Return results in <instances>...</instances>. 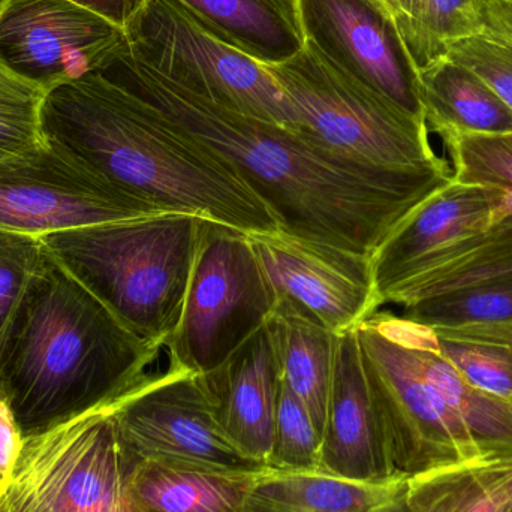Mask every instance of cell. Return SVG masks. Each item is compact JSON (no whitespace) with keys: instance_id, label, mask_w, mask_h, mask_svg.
<instances>
[{"instance_id":"obj_17","label":"cell","mask_w":512,"mask_h":512,"mask_svg":"<svg viewBox=\"0 0 512 512\" xmlns=\"http://www.w3.org/2000/svg\"><path fill=\"white\" fill-rule=\"evenodd\" d=\"M321 471L352 480L396 477L385 453L357 330L342 334L337 343Z\"/></svg>"},{"instance_id":"obj_33","label":"cell","mask_w":512,"mask_h":512,"mask_svg":"<svg viewBox=\"0 0 512 512\" xmlns=\"http://www.w3.org/2000/svg\"><path fill=\"white\" fill-rule=\"evenodd\" d=\"M44 251L39 237L0 228V339Z\"/></svg>"},{"instance_id":"obj_32","label":"cell","mask_w":512,"mask_h":512,"mask_svg":"<svg viewBox=\"0 0 512 512\" xmlns=\"http://www.w3.org/2000/svg\"><path fill=\"white\" fill-rule=\"evenodd\" d=\"M430 334L436 351L466 381L493 396L512 400V346L457 339L432 330Z\"/></svg>"},{"instance_id":"obj_28","label":"cell","mask_w":512,"mask_h":512,"mask_svg":"<svg viewBox=\"0 0 512 512\" xmlns=\"http://www.w3.org/2000/svg\"><path fill=\"white\" fill-rule=\"evenodd\" d=\"M471 0H397L396 27L417 71L444 54L448 39L462 32Z\"/></svg>"},{"instance_id":"obj_12","label":"cell","mask_w":512,"mask_h":512,"mask_svg":"<svg viewBox=\"0 0 512 512\" xmlns=\"http://www.w3.org/2000/svg\"><path fill=\"white\" fill-rule=\"evenodd\" d=\"M126 30L71 0H8L0 11V65L44 92L110 68Z\"/></svg>"},{"instance_id":"obj_23","label":"cell","mask_w":512,"mask_h":512,"mask_svg":"<svg viewBox=\"0 0 512 512\" xmlns=\"http://www.w3.org/2000/svg\"><path fill=\"white\" fill-rule=\"evenodd\" d=\"M511 507L512 453H489L406 481L403 512H505Z\"/></svg>"},{"instance_id":"obj_10","label":"cell","mask_w":512,"mask_h":512,"mask_svg":"<svg viewBox=\"0 0 512 512\" xmlns=\"http://www.w3.org/2000/svg\"><path fill=\"white\" fill-rule=\"evenodd\" d=\"M165 210L123 191L98 171L45 140L0 159V228L41 237Z\"/></svg>"},{"instance_id":"obj_15","label":"cell","mask_w":512,"mask_h":512,"mask_svg":"<svg viewBox=\"0 0 512 512\" xmlns=\"http://www.w3.org/2000/svg\"><path fill=\"white\" fill-rule=\"evenodd\" d=\"M504 192L453 179L418 204L372 256L376 291L385 297L502 219Z\"/></svg>"},{"instance_id":"obj_7","label":"cell","mask_w":512,"mask_h":512,"mask_svg":"<svg viewBox=\"0 0 512 512\" xmlns=\"http://www.w3.org/2000/svg\"><path fill=\"white\" fill-rule=\"evenodd\" d=\"M111 408L24 439L0 484V512H135L129 480L138 462L120 442Z\"/></svg>"},{"instance_id":"obj_18","label":"cell","mask_w":512,"mask_h":512,"mask_svg":"<svg viewBox=\"0 0 512 512\" xmlns=\"http://www.w3.org/2000/svg\"><path fill=\"white\" fill-rule=\"evenodd\" d=\"M406 481L405 475L352 480L268 468L256 478L243 512H403Z\"/></svg>"},{"instance_id":"obj_16","label":"cell","mask_w":512,"mask_h":512,"mask_svg":"<svg viewBox=\"0 0 512 512\" xmlns=\"http://www.w3.org/2000/svg\"><path fill=\"white\" fill-rule=\"evenodd\" d=\"M198 379L225 435L243 454L267 466L282 388L268 324L224 363L198 375Z\"/></svg>"},{"instance_id":"obj_34","label":"cell","mask_w":512,"mask_h":512,"mask_svg":"<svg viewBox=\"0 0 512 512\" xmlns=\"http://www.w3.org/2000/svg\"><path fill=\"white\" fill-rule=\"evenodd\" d=\"M23 435L15 423L9 406L0 399V484L6 480L18 453L23 447Z\"/></svg>"},{"instance_id":"obj_24","label":"cell","mask_w":512,"mask_h":512,"mask_svg":"<svg viewBox=\"0 0 512 512\" xmlns=\"http://www.w3.org/2000/svg\"><path fill=\"white\" fill-rule=\"evenodd\" d=\"M258 475L138 462L129 495L135 512H243Z\"/></svg>"},{"instance_id":"obj_22","label":"cell","mask_w":512,"mask_h":512,"mask_svg":"<svg viewBox=\"0 0 512 512\" xmlns=\"http://www.w3.org/2000/svg\"><path fill=\"white\" fill-rule=\"evenodd\" d=\"M268 327L282 382L306 406L322 438L340 336L283 300Z\"/></svg>"},{"instance_id":"obj_30","label":"cell","mask_w":512,"mask_h":512,"mask_svg":"<svg viewBox=\"0 0 512 512\" xmlns=\"http://www.w3.org/2000/svg\"><path fill=\"white\" fill-rule=\"evenodd\" d=\"M321 453V433L309 411L282 382L268 468L285 472L321 471Z\"/></svg>"},{"instance_id":"obj_14","label":"cell","mask_w":512,"mask_h":512,"mask_svg":"<svg viewBox=\"0 0 512 512\" xmlns=\"http://www.w3.org/2000/svg\"><path fill=\"white\" fill-rule=\"evenodd\" d=\"M277 300L342 336L382 306L372 258L336 246L277 233L249 234Z\"/></svg>"},{"instance_id":"obj_38","label":"cell","mask_w":512,"mask_h":512,"mask_svg":"<svg viewBox=\"0 0 512 512\" xmlns=\"http://www.w3.org/2000/svg\"><path fill=\"white\" fill-rule=\"evenodd\" d=\"M505 512H512V507L510 508V510H508V511H505Z\"/></svg>"},{"instance_id":"obj_19","label":"cell","mask_w":512,"mask_h":512,"mask_svg":"<svg viewBox=\"0 0 512 512\" xmlns=\"http://www.w3.org/2000/svg\"><path fill=\"white\" fill-rule=\"evenodd\" d=\"M210 35L264 66L304 48L295 0H171Z\"/></svg>"},{"instance_id":"obj_31","label":"cell","mask_w":512,"mask_h":512,"mask_svg":"<svg viewBox=\"0 0 512 512\" xmlns=\"http://www.w3.org/2000/svg\"><path fill=\"white\" fill-rule=\"evenodd\" d=\"M45 96L47 92L0 65V159L44 143Z\"/></svg>"},{"instance_id":"obj_1","label":"cell","mask_w":512,"mask_h":512,"mask_svg":"<svg viewBox=\"0 0 512 512\" xmlns=\"http://www.w3.org/2000/svg\"><path fill=\"white\" fill-rule=\"evenodd\" d=\"M101 75L219 156L267 206L282 233L309 242L372 258L418 204L453 179L450 164L402 170L339 155L297 129L177 89L125 50Z\"/></svg>"},{"instance_id":"obj_25","label":"cell","mask_w":512,"mask_h":512,"mask_svg":"<svg viewBox=\"0 0 512 512\" xmlns=\"http://www.w3.org/2000/svg\"><path fill=\"white\" fill-rule=\"evenodd\" d=\"M505 280H512V215L499 219L486 233L391 291L384 304L409 307L457 289Z\"/></svg>"},{"instance_id":"obj_27","label":"cell","mask_w":512,"mask_h":512,"mask_svg":"<svg viewBox=\"0 0 512 512\" xmlns=\"http://www.w3.org/2000/svg\"><path fill=\"white\" fill-rule=\"evenodd\" d=\"M442 57L471 69L512 110V0H471Z\"/></svg>"},{"instance_id":"obj_36","label":"cell","mask_w":512,"mask_h":512,"mask_svg":"<svg viewBox=\"0 0 512 512\" xmlns=\"http://www.w3.org/2000/svg\"><path fill=\"white\" fill-rule=\"evenodd\" d=\"M378 8H381L388 17L393 18L394 24H396L397 15H399V5L397 0H372Z\"/></svg>"},{"instance_id":"obj_20","label":"cell","mask_w":512,"mask_h":512,"mask_svg":"<svg viewBox=\"0 0 512 512\" xmlns=\"http://www.w3.org/2000/svg\"><path fill=\"white\" fill-rule=\"evenodd\" d=\"M427 128L448 134H512V110L471 69L439 57L418 72Z\"/></svg>"},{"instance_id":"obj_35","label":"cell","mask_w":512,"mask_h":512,"mask_svg":"<svg viewBox=\"0 0 512 512\" xmlns=\"http://www.w3.org/2000/svg\"><path fill=\"white\" fill-rule=\"evenodd\" d=\"M71 2L102 15L111 23L126 30L143 11L149 0H71Z\"/></svg>"},{"instance_id":"obj_26","label":"cell","mask_w":512,"mask_h":512,"mask_svg":"<svg viewBox=\"0 0 512 512\" xmlns=\"http://www.w3.org/2000/svg\"><path fill=\"white\" fill-rule=\"evenodd\" d=\"M403 316L442 336L512 346V280L436 295Z\"/></svg>"},{"instance_id":"obj_2","label":"cell","mask_w":512,"mask_h":512,"mask_svg":"<svg viewBox=\"0 0 512 512\" xmlns=\"http://www.w3.org/2000/svg\"><path fill=\"white\" fill-rule=\"evenodd\" d=\"M161 351L45 249L0 339V399L23 439L42 435L116 405L150 378Z\"/></svg>"},{"instance_id":"obj_5","label":"cell","mask_w":512,"mask_h":512,"mask_svg":"<svg viewBox=\"0 0 512 512\" xmlns=\"http://www.w3.org/2000/svg\"><path fill=\"white\" fill-rule=\"evenodd\" d=\"M277 294L249 234L201 219L182 315L165 349L170 369L203 375L273 318Z\"/></svg>"},{"instance_id":"obj_8","label":"cell","mask_w":512,"mask_h":512,"mask_svg":"<svg viewBox=\"0 0 512 512\" xmlns=\"http://www.w3.org/2000/svg\"><path fill=\"white\" fill-rule=\"evenodd\" d=\"M357 336L394 474L412 477L489 454L427 381L394 313L378 310Z\"/></svg>"},{"instance_id":"obj_21","label":"cell","mask_w":512,"mask_h":512,"mask_svg":"<svg viewBox=\"0 0 512 512\" xmlns=\"http://www.w3.org/2000/svg\"><path fill=\"white\" fill-rule=\"evenodd\" d=\"M427 381L465 424L472 438L489 453H512V400L493 396L466 381L438 351L424 325L394 315Z\"/></svg>"},{"instance_id":"obj_29","label":"cell","mask_w":512,"mask_h":512,"mask_svg":"<svg viewBox=\"0 0 512 512\" xmlns=\"http://www.w3.org/2000/svg\"><path fill=\"white\" fill-rule=\"evenodd\" d=\"M453 180L504 192L502 218L512 215V134L442 135Z\"/></svg>"},{"instance_id":"obj_9","label":"cell","mask_w":512,"mask_h":512,"mask_svg":"<svg viewBox=\"0 0 512 512\" xmlns=\"http://www.w3.org/2000/svg\"><path fill=\"white\" fill-rule=\"evenodd\" d=\"M126 54L162 80L225 110L297 129L267 66L219 41L171 0H149L126 29Z\"/></svg>"},{"instance_id":"obj_37","label":"cell","mask_w":512,"mask_h":512,"mask_svg":"<svg viewBox=\"0 0 512 512\" xmlns=\"http://www.w3.org/2000/svg\"><path fill=\"white\" fill-rule=\"evenodd\" d=\"M6 2H8V0H0V11H2L3 6L6 5Z\"/></svg>"},{"instance_id":"obj_13","label":"cell","mask_w":512,"mask_h":512,"mask_svg":"<svg viewBox=\"0 0 512 512\" xmlns=\"http://www.w3.org/2000/svg\"><path fill=\"white\" fill-rule=\"evenodd\" d=\"M295 8L304 44L324 62L426 123L418 71L393 18L372 0H295Z\"/></svg>"},{"instance_id":"obj_11","label":"cell","mask_w":512,"mask_h":512,"mask_svg":"<svg viewBox=\"0 0 512 512\" xmlns=\"http://www.w3.org/2000/svg\"><path fill=\"white\" fill-rule=\"evenodd\" d=\"M123 447L137 462L201 471L261 474L213 414L198 375L168 367L111 408Z\"/></svg>"},{"instance_id":"obj_3","label":"cell","mask_w":512,"mask_h":512,"mask_svg":"<svg viewBox=\"0 0 512 512\" xmlns=\"http://www.w3.org/2000/svg\"><path fill=\"white\" fill-rule=\"evenodd\" d=\"M42 132L123 191L165 212L201 216L248 234L280 231L230 165L104 75L48 92Z\"/></svg>"},{"instance_id":"obj_4","label":"cell","mask_w":512,"mask_h":512,"mask_svg":"<svg viewBox=\"0 0 512 512\" xmlns=\"http://www.w3.org/2000/svg\"><path fill=\"white\" fill-rule=\"evenodd\" d=\"M201 219L162 213L47 234L41 242L131 333L164 349L182 315Z\"/></svg>"},{"instance_id":"obj_6","label":"cell","mask_w":512,"mask_h":512,"mask_svg":"<svg viewBox=\"0 0 512 512\" xmlns=\"http://www.w3.org/2000/svg\"><path fill=\"white\" fill-rule=\"evenodd\" d=\"M298 120V131L339 155L378 167H444L426 123L412 119L321 59L309 45L267 66Z\"/></svg>"}]
</instances>
